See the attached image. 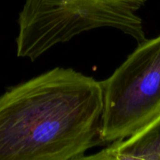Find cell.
<instances>
[{
	"label": "cell",
	"instance_id": "cell-1",
	"mask_svg": "<svg viewBox=\"0 0 160 160\" xmlns=\"http://www.w3.org/2000/svg\"><path fill=\"white\" fill-rule=\"evenodd\" d=\"M101 81L56 67L0 96V160L84 159L101 138Z\"/></svg>",
	"mask_w": 160,
	"mask_h": 160
},
{
	"label": "cell",
	"instance_id": "cell-2",
	"mask_svg": "<svg viewBox=\"0 0 160 160\" xmlns=\"http://www.w3.org/2000/svg\"><path fill=\"white\" fill-rule=\"evenodd\" d=\"M147 0H26L19 13L17 56L34 61L76 36L114 28L137 41L146 40L138 12Z\"/></svg>",
	"mask_w": 160,
	"mask_h": 160
},
{
	"label": "cell",
	"instance_id": "cell-3",
	"mask_svg": "<svg viewBox=\"0 0 160 160\" xmlns=\"http://www.w3.org/2000/svg\"><path fill=\"white\" fill-rule=\"evenodd\" d=\"M101 84V138L105 144L131 137L159 117L160 35L138 44Z\"/></svg>",
	"mask_w": 160,
	"mask_h": 160
},
{
	"label": "cell",
	"instance_id": "cell-4",
	"mask_svg": "<svg viewBox=\"0 0 160 160\" xmlns=\"http://www.w3.org/2000/svg\"><path fill=\"white\" fill-rule=\"evenodd\" d=\"M84 159L160 160V115L131 137Z\"/></svg>",
	"mask_w": 160,
	"mask_h": 160
}]
</instances>
